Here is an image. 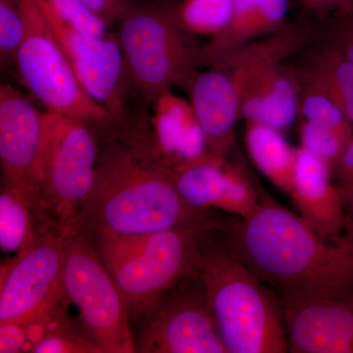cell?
Instances as JSON below:
<instances>
[{
	"label": "cell",
	"mask_w": 353,
	"mask_h": 353,
	"mask_svg": "<svg viewBox=\"0 0 353 353\" xmlns=\"http://www.w3.org/2000/svg\"><path fill=\"white\" fill-rule=\"evenodd\" d=\"M234 0H183L176 8L181 25L190 34L214 37L232 19Z\"/></svg>",
	"instance_id": "22"
},
{
	"label": "cell",
	"mask_w": 353,
	"mask_h": 353,
	"mask_svg": "<svg viewBox=\"0 0 353 353\" xmlns=\"http://www.w3.org/2000/svg\"><path fill=\"white\" fill-rule=\"evenodd\" d=\"M303 1L313 7H326L332 4L343 3V0H303Z\"/></svg>",
	"instance_id": "33"
},
{
	"label": "cell",
	"mask_w": 353,
	"mask_h": 353,
	"mask_svg": "<svg viewBox=\"0 0 353 353\" xmlns=\"http://www.w3.org/2000/svg\"><path fill=\"white\" fill-rule=\"evenodd\" d=\"M99 146L88 123L63 114L43 113L34 176L43 204L60 226L77 224L92 185Z\"/></svg>",
	"instance_id": "5"
},
{
	"label": "cell",
	"mask_w": 353,
	"mask_h": 353,
	"mask_svg": "<svg viewBox=\"0 0 353 353\" xmlns=\"http://www.w3.org/2000/svg\"><path fill=\"white\" fill-rule=\"evenodd\" d=\"M64 285L83 329L102 353L137 352L126 299L97 248L76 225L67 236Z\"/></svg>",
	"instance_id": "6"
},
{
	"label": "cell",
	"mask_w": 353,
	"mask_h": 353,
	"mask_svg": "<svg viewBox=\"0 0 353 353\" xmlns=\"http://www.w3.org/2000/svg\"><path fill=\"white\" fill-rule=\"evenodd\" d=\"M352 138V134L319 126L308 121H304L301 130V148L328 162L332 169Z\"/></svg>",
	"instance_id": "23"
},
{
	"label": "cell",
	"mask_w": 353,
	"mask_h": 353,
	"mask_svg": "<svg viewBox=\"0 0 353 353\" xmlns=\"http://www.w3.org/2000/svg\"><path fill=\"white\" fill-rule=\"evenodd\" d=\"M292 353H353V296L279 294Z\"/></svg>",
	"instance_id": "13"
},
{
	"label": "cell",
	"mask_w": 353,
	"mask_h": 353,
	"mask_svg": "<svg viewBox=\"0 0 353 353\" xmlns=\"http://www.w3.org/2000/svg\"><path fill=\"white\" fill-rule=\"evenodd\" d=\"M27 329L22 323H1L0 324V352H30Z\"/></svg>",
	"instance_id": "28"
},
{
	"label": "cell",
	"mask_w": 353,
	"mask_h": 353,
	"mask_svg": "<svg viewBox=\"0 0 353 353\" xmlns=\"http://www.w3.org/2000/svg\"><path fill=\"white\" fill-rule=\"evenodd\" d=\"M199 276L228 352H289L279 297L232 252L214 224L204 234Z\"/></svg>",
	"instance_id": "3"
},
{
	"label": "cell",
	"mask_w": 353,
	"mask_h": 353,
	"mask_svg": "<svg viewBox=\"0 0 353 353\" xmlns=\"http://www.w3.org/2000/svg\"><path fill=\"white\" fill-rule=\"evenodd\" d=\"M44 12L52 14L79 31L90 36H102L108 32L103 21L83 6L81 0H34Z\"/></svg>",
	"instance_id": "24"
},
{
	"label": "cell",
	"mask_w": 353,
	"mask_h": 353,
	"mask_svg": "<svg viewBox=\"0 0 353 353\" xmlns=\"http://www.w3.org/2000/svg\"><path fill=\"white\" fill-rule=\"evenodd\" d=\"M320 87L329 92H353V63L350 60L341 62L334 75L318 79Z\"/></svg>",
	"instance_id": "30"
},
{
	"label": "cell",
	"mask_w": 353,
	"mask_h": 353,
	"mask_svg": "<svg viewBox=\"0 0 353 353\" xmlns=\"http://www.w3.org/2000/svg\"><path fill=\"white\" fill-rule=\"evenodd\" d=\"M347 58L348 60H350V61L352 62L353 63V43L352 44V46H350V48H348Z\"/></svg>",
	"instance_id": "36"
},
{
	"label": "cell",
	"mask_w": 353,
	"mask_h": 353,
	"mask_svg": "<svg viewBox=\"0 0 353 353\" xmlns=\"http://www.w3.org/2000/svg\"><path fill=\"white\" fill-rule=\"evenodd\" d=\"M153 111L157 150L170 168L214 157L208 152L205 137L190 103L167 90L153 101Z\"/></svg>",
	"instance_id": "18"
},
{
	"label": "cell",
	"mask_w": 353,
	"mask_h": 353,
	"mask_svg": "<svg viewBox=\"0 0 353 353\" xmlns=\"http://www.w3.org/2000/svg\"><path fill=\"white\" fill-rule=\"evenodd\" d=\"M343 188V192H347L353 190V171L348 175L341 179V183H339Z\"/></svg>",
	"instance_id": "34"
},
{
	"label": "cell",
	"mask_w": 353,
	"mask_h": 353,
	"mask_svg": "<svg viewBox=\"0 0 353 353\" xmlns=\"http://www.w3.org/2000/svg\"><path fill=\"white\" fill-rule=\"evenodd\" d=\"M116 26L132 92L148 102L173 85L185 87L204 61L169 4L134 2Z\"/></svg>",
	"instance_id": "4"
},
{
	"label": "cell",
	"mask_w": 353,
	"mask_h": 353,
	"mask_svg": "<svg viewBox=\"0 0 353 353\" xmlns=\"http://www.w3.org/2000/svg\"><path fill=\"white\" fill-rule=\"evenodd\" d=\"M273 48H259L239 58L231 78L246 120L283 131L296 120L299 99L294 81L274 58L279 57V46Z\"/></svg>",
	"instance_id": "12"
},
{
	"label": "cell",
	"mask_w": 353,
	"mask_h": 353,
	"mask_svg": "<svg viewBox=\"0 0 353 353\" xmlns=\"http://www.w3.org/2000/svg\"><path fill=\"white\" fill-rule=\"evenodd\" d=\"M43 204L37 190L4 181L0 194V246L6 252H20L36 238L32 208Z\"/></svg>",
	"instance_id": "21"
},
{
	"label": "cell",
	"mask_w": 353,
	"mask_h": 353,
	"mask_svg": "<svg viewBox=\"0 0 353 353\" xmlns=\"http://www.w3.org/2000/svg\"><path fill=\"white\" fill-rule=\"evenodd\" d=\"M41 129L43 113L19 90L1 83L0 161L4 181L39 192L34 167Z\"/></svg>",
	"instance_id": "15"
},
{
	"label": "cell",
	"mask_w": 353,
	"mask_h": 353,
	"mask_svg": "<svg viewBox=\"0 0 353 353\" xmlns=\"http://www.w3.org/2000/svg\"><path fill=\"white\" fill-rule=\"evenodd\" d=\"M301 111L308 122L352 134L343 109L326 90L320 87L304 97Z\"/></svg>",
	"instance_id": "25"
},
{
	"label": "cell",
	"mask_w": 353,
	"mask_h": 353,
	"mask_svg": "<svg viewBox=\"0 0 353 353\" xmlns=\"http://www.w3.org/2000/svg\"><path fill=\"white\" fill-rule=\"evenodd\" d=\"M331 171L328 162L297 148L290 196L301 217L325 239L343 236L347 222L345 192L331 182Z\"/></svg>",
	"instance_id": "16"
},
{
	"label": "cell",
	"mask_w": 353,
	"mask_h": 353,
	"mask_svg": "<svg viewBox=\"0 0 353 353\" xmlns=\"http://www.w3.org/2000/svg\"><path fill=\"white\" fill-rule=\"evenodd\" d=\"M41 13L83 90L108 109L114 119H126L132 114L128 99L132 88L116 32L90 36L52 14L44 11Z\"/></svg>",
	"instance_id": "11"
},
{
	"label": "cell",
	"mask_w": 353,
	"mask_h": 353,
	"mask_svg": "<svg viewBox=\"0 0 353 353\" xmlns=\"http://www.w3.org/2000/svg\"><path fill=\"white\" fill-rule=\"evenodd\" d=\"M25 36L16 57L22 83L48 111L90 123L114 120L83 90L48 21L34 0H19Z\"/></svg>",
	"instance_id": "7"
},
{
	"label": "cell",
	"mask_w": 353,
	"mask_h": 353,
	"mask_svg": "<svg viewBox=\"0 0 353 353\" xmlns=\"http://www.w3.org/2000/svg\"><path fill=\"white\" fill-rule=\"evenodd\" d=\"M333 168L338 172L340 179H343V176L348 175L353 171V137L348 141L347 146L341 153V157L339 158Z\"/></svg>",
	"instance_id": "31"
},
{
	"label": "cell",
	"mask_w": 353,
	"mask_h": 353,
	"mask_svg": "<svg viewBox=\"0 0 353 353\" xmlns=\"http://www.w3.org/2000/svg\"><path fill=\"white\" fill-rule=\"evenodd\" d=\"M211 225L152 234L141 252L105 266L126 299L131 319L172 288L199 273L202 243Z\"/></svg>",
	"instance_id": "8"
},
{
	"label": "cell",
	"mask_w": 353,
	"mask_h": 353,
	"mask_svg": "<svg viewBox=\"0 0 353 353\" xmlns=\"http://www.w3.org/2000/svg\"><path fill=\"white\" fill-rule=\"evenodd\" d=\"M259 196L250 217L215 222L232 252L279 294L353 296V241L323 238L301 216Z\"/></svg>",
	"instance_id": "1"
},
{
	"label": "cell",
	"mask_w": 353,
	"mask_h": 353,
	"mask_svg": "<svg viewBox=\"0 0 353 353\" xmlns=\"http://www.w3.org/2000/svg\"><path fill=\"white\" fill-rule=\"evenodd\" d=\"M88 10L105 23L116 25L121 16L134 3L132 0H81Z\"/></svg>",
	"instance_id": "29"
},
{
	"label": "cell",
	"mask_w": 353,
	"mask_h": 353,
	"mask_svg": "<svg viewBox=\"0 0 353 353\" xmlns=\"http://www.w3.org/2000/svg\"><path fill=\"white\" fill-rule=\"evenodd\" d=\"M31 352L102 353L87 333L81 334L67 319L34 345Z\"/></svg>",
	"instance_id": "26"
},
{
	"label": "cell",
	"mask_w": 353,
	"mask_h": 353,
	"mask_svg": "<svg viewBox=\"0 0 353 353\" xmlns=\"http://www.w3.org/2000/svg\"><path fill=\"white\" fill-rule=\"evenodd\" d=\"M173 171L179 194L192 208L226 212L245 219L256 210L260 196L238 169L210 158Z\"/></svg>",
	"instance_id": "14"
},
{
	"label": "cell",
	"mask_w": 353,
	"mask_h": 353,
	"mask_svg": "<svg viewBox=\"0 0 353 353\" xmlns=\"http://www.w3.org/2000/svg\"><path fill=\"white\" fill-rule=\"evenodd\" d=\"M327 92L338 102L347 120L353 123V92Z\"/></svg>",
	"instance_id": "32"
},
{
	"label": "cell",
	"mask_w": 353,
	"mask_h": 353,
	"mask_svg": "<svg viewBox=\"0 0 353 353\" xmlns=\"http://www.w3.org/2000/svg\"><path fill=\"white\" fill-rule=\"evenodd\" d=\"M138 138L132 131L131 139L99 150L94 185L82 209L88 222L95 230L138 234L212 224L209 211L183 201L157 145Z\"/></svg>",
	"instance_id": "2"
},
{
	"label": "cell",
	"mask_w": 353,
	"mask_h": 353,
	"mask_svg": "<svg viewBox=\"0 0 353 353\" xmlns=\"http://www.w3.org/2000/svg\"><path fill=\"white\" fill-rule=\"evenodd\" d=\"M72 228L62 227L58 234L36 236L8 266L2 267L0 324L36 321L67 299L65 252Z\"/></svg>",
	"instance_id": "10"
},
{
	"label": "cell",
	"mask_w": 353,
	"mask_h": 353,
	"mask_svg": "<svg viewBox=\"0 0 353 353\" xmlns=\"http://www.w3.org/2000/svg\"><path fill=\"white\" fill-rule=\"evenodd\" d=\"M137 352L229 353L199 273L172 288L134 320Z\"/></svg>",
	"instance_id": "9"
},
{
	"label": "cell",
	"mask_w": 353,
	"mask_h": 353,
	"mask_svg": "<svg viewBox=\"0 0 353 353\" xmlns=\"http://www.w3.org/2000/svg\"><path fill=\"white\" fill-rule=\"evenodd\" d=\"M245 145L262 174L290 196L296 150L290 145L281 131L259 123L248 122Z\"/></svg>",
	"instance_id": "20"
},
{
	"label": "cell",
	"mask_w": 353,
	"mask_h": 353,
	"mask_svg": "<svg viewBox=\"0 0 353 353\" xmlns=\"http://www.w3.org/2000/svg\"><path fill=\"white\" fill-rule=\"evenodd\" d=\"M185 87L208 152L224 160L233 145L234 126L241 114L240 95L231 76L220 70H208L194 74Z\"/></svg>",
	"instance_id": "17"
},
{
	"label": "cell",
	"mask_w": 353,
	"mask_h": 353,
	"mask_svg": "<svg viewBox=\"0 0 353 353\" xmlns=\"http://www.w3.org/2000/svg\"><path fill=\"white\" fill-rule=\"evenodd\" d=\"M288 12V0H234L229 25L202 50L204 61H223L241 44L282 25Z\"/></svg>",
	"instance_id": "19"
},
{
	"label": "cell",
	"mask_w": 353,
	"mask_h": 353,
	"mask_svg": "<svg viewBox=\"0 0 353 353\" xmlns=\"http://www.w3.org/2000/svg\"><path fill=\"white\" fill-rule=\"evenodd\" d=\"M343 236L353 241V217H347V226H345Z\"/></svg>",
	"instance_id": "35"
},
{
	"label": "cell",
	"mask_w": 353,
	"mask_h": 353,
	"mask_svg": "<svg viewBox=\"0 0 353 353\" xmlns=\"http://www.w3.org/2000/svg\"><path fill=\"white\" fill-rule=\"evenodd\" d=\"M350 1H352V0H343V3H350Z\"/></svg>",
	"instance_id": "37"
},
{
	"label": "cell",
	"mask_w": 353,
	"mask_h": 353,
	"mask_svg": "<svg viewBox=\"0 0 353 353\" xmlns=\"http://www.w3.org/2000/svg\"><path fill=\"white\" fill-rule=\"evenodd\" d=\"M25 36L19 0H0V57L1 63L15 61Z\"/></svg>",
	"instance_id": "27"
}]
</instances>
